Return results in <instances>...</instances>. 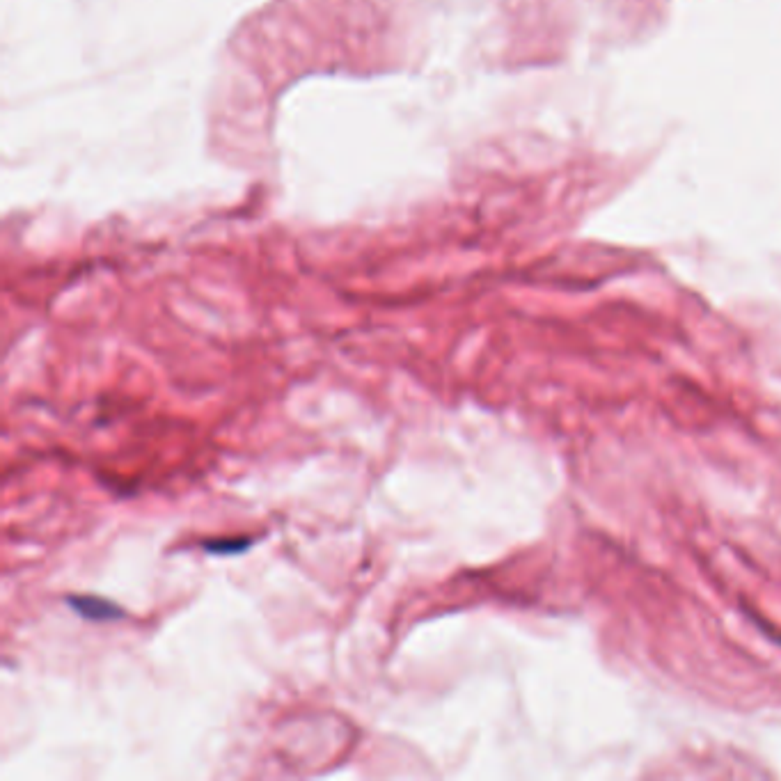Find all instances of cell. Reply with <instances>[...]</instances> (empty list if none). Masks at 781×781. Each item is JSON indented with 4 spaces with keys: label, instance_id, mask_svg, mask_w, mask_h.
Returning a JSON list of instances; mask_svg holds the SVG:
<instances>
[{
    "label": "cell",
    "instance_id": "cell-1",
    "mask_svg": "<svg viewBox=\"0 0 781 781\" xmlns=\"http://www.w3.org/2000/svg\"><path fill=\"white\" fill-rule=\"evenodd\" d=\"M67 605L85 621H117L124 612L101 596H69Z\"/></svg>",
    "mask_w": 781,
    "mask_h": 781
},
{
    "label": "cell",
    "instance_id": "cell-2",
    "mask_svg": "<svg viewBox=\"0 0 781 781\" xmlns=\"http://www.w3.org/2000/svg\"><path fill=\"white\" fill-rule=\"evenodd\" d=\"M250 546H252V539H243V536L204 541V550L211 552V555H239V552H246Z\"/></svg>",
    "mask_w": 781,
    "mask_h": 781
}]
</instances>
